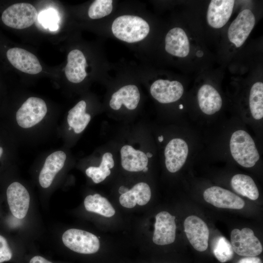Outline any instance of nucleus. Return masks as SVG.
Returning a JSON list of instances; mask_svg holds the SVG:
<instances>
[{
	"mask_svg": "<svg viewBox=\"0 0 263 263\" xmlns=\"http://www.w3.org/2000/svg\"><path fill=\"white\" fill-rule=\"evenodd\" d=\"M179 109H183V107H183V105L182 104H180V105H179Z\"/></svg>",
	"mask_w": 263,
	"mask_h": 263,
	"instance_id": "58836bf2",
	"label": "nucleus"
},
{
	"mask_svg": "<svg viewBox=\"0 0 263 263\" xmlns=\"http://www.w3.org/2000/svg\"><path fill=\"white\" fill-rule=\"evenodd\" d=\"M231 185L236 192L248 199L256 200L259 197L257 187L249 176L243 174H236L231 178Z\"/></svg>",
	"mask_w": 263,
	"mask_h": 263,
	"instance_id": "b1692460",
	"label": "nucleus"
},
{
	"mask_svg": "<svg viewBox=\"0 0 263 263\" xmlns=\"http://www.w3.org/2000/svg\"><path fill=\"white\" fill-rule=\"evenodd\" d=\"M129 189L124 186H121L119 189V192L122 195L127 192Z\"/></svg>",
	"mask_w": 263,
	"mask_h": 263,
	"instance_id": "72a5a7b5",
	"label": "nucleus"
},
{
	"mask_svg": "<svg viewBox=\"0 0 263 263\" xmlns=\"http://www.w3.org/2000/svg\"><path fill=\"white\" fill-rule=\"evenodd\" d=\"M203 196L207 202L219 208L240 209L245 205L244 201L241 197L228 190L217 186L206 189Z\"/></svg>",
	"mask_w": 263,
	"mask_h": 263,
	"instance_id": "1a4fd4ad",
	"label": "nucleus"
},
{
	"mask_svg": "<svg viewBox=\"0 0 263 263\" xmlns=\"http://www.w3.org/2000/svg\"><path fill=\"white\" fill-rule=\"evenodd\" d=\"M255 23V18L249 9L242 11L232 21L228 30L229 41L236 47H241L245 42Z\"/></svg>",
	"mask_w": 263,
	"mask_h": 263,
	"instance_id": "6e6552de",
	"label": "nucleus"
},
{
	"mask_svg": "<svg viewBox=\"0 0 263 263\" xmlns=\"http://www.w3.org/2000/svg\"><path fill=\"white\" fill-rule=\"evenodd\" d=\"M175 217L167 211H161L155 216L152 240L158 245H167L175 239Z\"/></svg>",
	"mask_w": 263,
	"mask_h": 263,
	"instance_id": "9b49d317",
	"label": "nucleus"
},
{
	"mask_svg": "<svg viewBox=\"0 0 263 263\" xmlns=\"http://www.w3.org/2000/svg\"><path fill=\"white\" fill-rule=\"evenodd\" d=\"M12 257V252L5 238L0 235V263L8 261Z\"/></svg>",
	"mask_w": 263,
	"mask_h": 263,
	"instance_id": "7c9ffc66",
	"label": "nucleus"
},
{
	"mask_svg": "<svg viewBox=\"0 0 263 263\" xmlns=\"http://www.w3.org/2000/svg\"><path fill=\"white\" fill-rule=\"evenodd\" d=\"M164 137L163 135H161L160 136L158 137V140L159 142H161L163 141Z\"/></svg>",
	"mask_w": 263,
	"mask_h": 263,
	"instance_id": "c9c22d12",
	"label": "nucleus"
},
{
	"mask_svg": "<svg viewBox=\"0 0 263 263\" xmlns=\"http://www.w3.org/2000/svg\"><path fill=\"white\" fill-rule=\"evenodd\" d=\"M140 98V93L137 86L126 85L112 94L110 106L114 110H118L124 105L128 109L133 110L137 107Z\"/></svg>",
	"mask_w": 263,
	"mask_h": 263,
	"instance_id": "6ab92c4d",
	"label": "nucleus"
},
{
	"mask_svg": "<svg viewBox=\"0 0 263 263\" xmlns=\"http://www.w3.org/2000/svg\"><path fill=\"white\" fill-rule=\"evenodd\" d=\"M148 170V167H146V168L143 170V171L144 172H146V171H147Z\"/></svg>",
	"mask_w": 263,
	"mask_h": 263,
	"instance_id": "ea45409f",
	"label": "nucleus"
},
{
	"mask_svg": "<svg viewBox=\"0 0 263 263\" xmlns=\"http://www.w3.org/2000/svg\"><path fill=\"white\" fill-rule=\"evenodd\" d=\"M86 60L83 53L75 49L68 54L67 63L65 67V74L68 80L74 83L82 81L87 75L85 68Z\"/></svg>",
	"mask_w": 263,
	"mask_h": 263,
	"instance_id": "a211bd4d",
	"label": "nucleus"
},
{
	"mask_svg": "<svg viewBox=\"0 0 263 263\" xmlns=\"http://www.w3.org/2000/svg\"><path fill=\"white\" fill-rule=\"evenodd\" d=\"M114 165L113 154L109 152L105 153L99 167H90L86 170V175L92 178L94 183L103 181L111 174V169Z\"/></svg>",
	"mask_w": 263,
	"mask_h": 263,
	"instance_id": "a878e982",
	"label": "nucleus"
},
{
	"mask_svg": "<svg viewBox=\"0 0 263 263\" xmlns=\"http://www.w3.org/2000/svg\"><path fill=\"white\" fill-rule=\"evenodd\" d=\"M199 107L203 113L211 115L218 112L222 106V99L218 92L212 86L203 85L197 94Z\"/></svg>",
	"mask_w": 263,
	"mask_h": 263,
	"instance_id": "412c9836",
	"label": "nucleus"
},
{
	"mask_svg": "<svg viewBox=\"0 0 263 263\" xmlns=\"http://www.w3.org/2000/svg\"><path fill=\"white\" fill-rule=\"evenodd\" d=\"M6 195L13 215L19 219L24 218L30 204V195L25 188L19 182H13L8 187Z\"/></svg>",
	"mask_w": 263,
	"mask_h": 263,
	"instance_id": "9d476101",
	"label": "nucleus"
},
{
	"mask_svg": "<svg viewBox=\"0 0 263 263\" xmlns=\"http://www.w3.org/2000/svg\"><path fill=\"white\" fill-rule=\"evenodd\" d=\"M39 17L40 23L45 28H49L51 31H55L58 29L59 18L55 10L49 9L42 11L40 12Z\"/></svg>",
	"mask_w": 263,
	"mask_h": 263,
	"instance_id": "c756f323",
	"label": "nucleus"
},
{
	"mask_svg": "<svg viewBox=\"0 0 263 263\" xmlns=\"http://www.w3.org/2000/svg\"><path fill=\"white\" fill-rule=\"evenodd\" d=\"M213 251L215 257L221 263L231 260L234 251L230 242L224 237H218L214 242Z\"/></svg>",
	"mask_w": 263,
	"mask_h": 263,
	"instance_id": "cd10ccee",
	"label": "nucleus"
},
{
	"mask_svg": "<svg viewBox=\"0 0 263 263\" xmlns=\"http://www.w3.org/2000/svg\"><path fill=\"white\" fill-rule=\"evenodd\" d=\"M29 263H52L44 258L40 256L33 257L30 261Z\"/></svg>",
	"mask_w": 263,
	"mask_h": 263,
	"instance_id": "473e14b6",
	"label": "nucleus"
},
{
	"mask_svg": "<svg viewBox=\"0 0 263 263\" xmlns=\"http://www.w3.org/2000/svg\"><path fill=\"white\" fill-rule=\"evenodd\" d=\"M229 147L232 156L242 167H252L260 158L253 139L244 130H238L233 133Z\"/></svg>",
	"mask_w": 263,
	"mask_h": 263,
	"instance_id": "f03ea898",
	"label": "nucleus"
},
{
	"mask_svg": "<svg viewBox=\"0 0 263 263\" xmlns=\"http://www.w3.org/2000/svg\"><path fill=\"white\" fill-rule=\"evenodd\" d=\"M235 1L212 0L207 12V21L211 27L220 28L228 21L232 14Z\"/></svg>",
	"mask_w": 263,
	"mask_h": 263,
	"instance_id": "2eb2a0df",
	"label": "nucleus"
},
{
	"mask_svg": "<svg viewBox=\"0 0 263 263\" xmlns=\"http://www.w3.org/2000/svg\"><path fill=\"white\" fill-rule=\"evenodd\" d=\"M165 50L168 53L180 57L188 55L190 50L189 42L182 29L175 27L168 32L165 38Z\"/></svg>",
	"mask_w": 263,
	"mask_h": 263,
	"instance_id": "f3484780",
	"label": "nucleus"
},
{
	"mask_svg": "<svg viewBox=\"0 0 263 263\" xmlns=\"http://www.w3.org/2000/svg\"><path fill=\"white\" fill-rule=\"evenodd\" d=\"M47 112V106L43 99L30 97L17 111V122L23 128H31L41 121Z\"/></svg>",
	"mask_w": 263,
	"mask_h": 263,
	"instance_id": "423d86ee",
	"label": "nucleus"
},
{
	"mask_svg": "<svg viewBox=\"0 0 263 263\" xmlns=\"http://www.w3.org/2000/svg\"><path fill=\"white\" fill-rule=\"evenodd\" d=\"M151 197V190L146 183L140 182L135 185L131 189L119 197L120 204L124 207L132 208L136 204L144 206Z\"/></svg>",
	"mask_w": 263,
	"mask_h": 263,
	"instance_id": "4be33fe9",
	"label": "nucleus"
},
{
	"mask_svg": "<svg viewBox=\"0 0 263 263\" xmlns=\"http://www.w3.org/2000/svg\"><path fill=\"white\" fill-rule=\"evenodd\" d=\"M3 153V149L1 147H0V157H1Z\"/></svg>",
	"mask_w": 263,
	"mask_h": 263,
	"instance_id": "4c0bfd02",
	"label": "nucleus"
},
{
	"mask_svg": "<svg viewBox=\"0 0 263 263\" xmlns=\"http://www.w3.org/2000/svg\"><path fill=\"white\" fill-rule=\"evenodd\" d=\"M62 240L66 247L81 254L94 253L100 247L99 241L95 235L81 229H68L63 234Z\"/></svg>",
	"mask_w": 263,
	"mask_h": 263,
	"instance_id": "20e7f679",
	"label": "nucleus"
},
{
	"mask_svg": "<svg viewBox=\"0 0 263 263\" xmlns=\"http://www.w3.org/2000/svg\"><path fill=\"white\" fill-rule=\"evenodd\" d=\"M86 103L81 100L68 112L67 122L76 133H81L89 124L91 116L86 113Z\"/></svg>",
	"mask_w": 263,
	"mask_h": 263,
	"instance_id": "5701e85b",
	"label": "nucleus"
},
{
	"mask_svg": "<svg viewBox=\"0 0 263 263\" xmlns=\"http://www.w3.org/2000/svg\"><path fill=\"white\" fill-rule=\"evenodd\" d=\"M114 36L128 43H134L144 39L150 32V26L142 18L123 15L116 18L112 25Z\"/></svg>",
	"mask_w": 263,
	"mask_h": 263,
	"instance_id": "f257e3e1",
	"label": "nucleus"
},
{
	"mask_svg": "<svg viewBox=\"0 0 263 263\" xmlns=\"http://www.w3.org/2000/svg\"><path fill=\"white\" fill-rule=\"evenodd\" d=\"M113 0H96L90 5L88 16L92 19H97L109 15L113 10Z\"/></svg>",
	"mask_w": 263,
	"mask_h": 263,
	"instance_id": "c85d7f7f",
	"label": "nucleus"
},
{
	"mask_svg": "<svg viewBox=\"0 0 263 263\" xmlns=\"http://www.w3.org/2000/svg\"><path fill=\"white\" fill-rule=\"evenodd\" d=\"M66 158V154L61 150L55 151L47 157L39 175V183L42 188L50 186L56 175L64 166Z\"/></svg>",
	"mask_w": 263,
	"mask_h": 263,
	"instance_id": "dca6fc26",
	"label": "nucleus"
},
{
	"mask_svg": "<svg viewBox=\"0 0 263 263\" xmlns=\"http://www.w3.org/2000/svg\"><path fill=\"white\" fill-rule=\"evenodd\" d=\"M38 16L37 11L33 5L21 2L12 5L6 9L2 14L1 19L7 26L23 29L33 25Z\"/></svg>",
	"mask_w": 263,
	"mask_h": 263,
	"instance_id": "7ed1b4c3",
	"label": "nucleus"
},
{
	"mask_svg": "<svg viewBox=\"0 0 263 263\" xmlns=\"http://www.w3.org/2000/svg\"><path fill=\"white\" fill-rule=\"evenodd\" d=\"M84 206L88 211L94 212L106 217H111L115 213L109 201L99 194L88 195L84 199Z\"/></svg>",
	"mask_w": 263,
	"mask_h": 263,
	"instance_id": "393cba45",
	"label": "nucleus"
},
{
	"mask_svg": "<svg viewBox=\"0 0 263 263\" xmlns=\"http://www.w3.org/2000/svg\"><path fill=\"white\" fill-rule=\"evenodd\" d=\"M72 128H71V127H69V130H72Z\"/></svg>",
	"mask_w": 263,
	"mask_h": 263,
	"instance_id": "a19ab883",
	"label": "nucleus"
},
{
	"mask_svg": "<svg viewBox=\"0 0 263 263\" xmlns=\"http://www.w3.org/2000/svg\"><path fill=\"white\" fill-rule=\"evenodd\" d=\"M6 56L11 64L22 72L36 75L42 71V67L37 56L25 49H9Z\"/></svg>",
	"mask_w": 263,
	"mask_h": 263,
	"instance_id": "4468645a",
	"label": "nucleus"
},
{
	"mask_svg": "<svg viewBox=\"0 0 263 263\" xmlns=\"http://www.w3.org/2000/svg\"><path fill=\"white\" fill-rule=\"evenodd\" d=\"M121 162L123 168L129 171H143L147 167L148 158L143 151L125 145L120 150Z\"/></svg>",
	"mask_w": 263,
	"mask_h": 263,
	"instance_id": "aec40b11",
	"label": "nucleus"
},
{
	"mask_svg": "<svg viewBox=\"0 0 263 263\" xmlns=\"http://www.w3.org/2000/svg\"><path fill=\"white\" fill-rule=\"evenodd\" d=\"M249 108L252 117L256 120L263 117V83H254L249 94Z\"/></svg>",
	"mask_w": 263,
	"mask_h": 263,
	"instance_id": "bb28decb",
	"label": "nucleus"
},
{
	"mask_svg": "<svg viewBox=\"0 0 263 263\" xmlns=\"http://www.w3.org/2000/svg\"><path fill=\"white\" fill-rule=\"evenodd\" d=\"M237 263H262V262L258 257H247L240 259Z\"/></svg>",
	"mask_w": 263,
	"mask_h": 263,
	"instance_id": "2f4dec72",
	"label": "nucleus"
},
{
	"mask_svg": "<svg viewBox=\"0 0 263 263\" xmlns=\"http://www.w3.org/2000/svg\"><path fill=\"white\" fill-rule=\"evenodd\" d=\"M230 242L233 251L240 256L255 257L263 251L260 241L249 228L233 229L230 234Z\"/></svg>",
	"mask_w": 263,
	"mask_h": 263,
	"instance_id": "39448f33",
	"label": "nucleus"
},
{
	"mask_svg": "<svg viewBox=\"0 0 263 263\" xmlns=\"http://www.w3.org/2000/svg\"><path fill=\"white\" fill-rule=\"evenodd\" d=\"M203 55V53L201 51H198L196 53V56L198 57H201Z\"/></svg>",
	"mask_w": 263,
	"mask_h": 263,
	"instance_id": "f704fd0d",
	"label": "nucleus"
},
{
	"mask_svg": "<svg viewBox=\"0 0 263 263\" xmlns=\"http://www.w3.org/2000/svg\"><path fill=\"white\" fill-rule=\"evenodd\" d=\"M152 96L161 103H169L179 100L182 96L184 88L178 81L158 79L151 85Z\"/></svg>",
	"mask_w": 263,
	"mask_h": 263,
	"instance_id": "ddd939ff",
	"label": "nucleus"
},
{
	"mask_svg": "<svg viewBox=\"0 0 263 263\" xmlns=\"http://www.w3.org/2000/svg\"><path fill=\"white\" fill-rule=\"evenodd\" d=\"M184 230L190 244L196 250L203 252L208 247L209 231L206 223L200 218L191 215L186 218Z\"/></svg>",
	"mask_w": 263,
	"mask_h": 263,
	"instance_id": "0eeeda50",
	"label": "nucleus"
},
{
	"mask_svg": "<svg viewBox=\"0 0 263 263\" xmlns=\"http://www.w3.org/2000/svg\"><path fill=\"white\" fill-rule=\"evenodd\" d=\"M188 153V146L183 139H171L166 145L164 151L165 165L168 171L174 173L179 170L185 163Z\"/></svg>",
	"mask_w": 263,
	"mask_h": 263,
	"instance_id": "f8f14e48",
	"label": "nucleus"
},
{
	"mask_svg": "<svg viewBox=\"0 0 263 263\" xmlns=\"http://www.w3.org/2000/svg\"><path fill=\"white\" fill-rule=\"evenodd\" d=\"M146 155H147V156L148 157V158H151L152 156V153H151L150 152H147Z\"/></svg>",
	"mask_w": 263,
	"mask_h": 263,
	"instance_id": "e433bc0d",
	"label": "nucleus"
}]
</instances>
